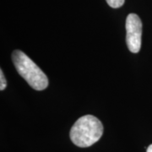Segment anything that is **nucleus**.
<instances>
[{
    "label": "nucleus",
    "mask_w": 152,
    "mask_h": 152,
    "mask_svg": "<svg viewBox=\"0 0 152 152\" xmlns=\"http://www.w3.org/2000/svg\"><path fill=\"white\" fill-rule=\"evenodd\" d=\"M103 134L102 122L92 115L80 118L71 128L70 139L78 147L91 146L101 139Z\"/></svg>",
    "instance_id": "obj_1"
},
{
    "label": "nucleus",
    "mask_w": 152,
    "mask_h": 152,
    "mask_svg": "<svg viewBox=\"0 0 152 152\" xmlns=\"http://www.w3.org/2000/svg\"><path fill=\"white\" fill-rule=\"evenodd\" d=\"M12 60L17 72L34 90L42 91L48 87L47 75L26 53L15 50L12 53Z\"/></svg>",
    "instance_id": "obj_2"
},
{
    "label": "nucleus",
    "mask_w": 152,
    "mask_h": 152,
    "mask_svg": "<svg viewBox=\"0 0 152 152\" xmlns=\"http://www.w3.org/2000/svg\"><path fill=\"white\" fill-rule=\"evenodd\" d=\"M126 42L131 53H137L141 48L142 22L135 14H129L126 19Z\"/></svg>",
    "instance_id": "obj_3"
},
{
    "label": "nucleus",
    "mask_w": 152,
    "mask_h": 152,
    "mask_svg": "<svg viewBox=\"0 0 152 152\" xmlns=\"http://www.w3.org/2000/svg\"><path fill=\"white\" fill-rule=\"evenodd\" d=\"M107 4L113 9H118L124 5L125 0H106Z\"/></svg>",
    "instance_id": "obj_4"
},
{
    "label": "nucleus",
    "mask_w": 152,
    "mask_h": 152,
    "mask_svg": "<svg viewBox=\"0 0 152 152\" xmlns=\"http://www.w3.org/2000/svg\"><path fill=\"white\" fill-rule=\"evenodd\" d=\"M0 80H1V82H0V90L4 91L7 86V81H6L5 77L4 75V73H3L2 69H0Z\"/></svg>",
    "instance_id": "obj_5"
},
{
    "label": "nucleus",
    "mask_w": 152,
    "mask_h": 152,
    "mask_svg": "<svg viewBox=\"0 0 152 152\" xmlns=\"http://www.w3.org/2000/svg\"><path fill=\"white\" fill-rule=\"evenodd\" d=\"M146 152H152V145H149V147L147 148Z\"/></svg>",
    "instance_id": "obj_6"
}]
</instances>
